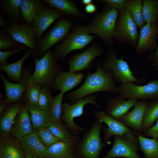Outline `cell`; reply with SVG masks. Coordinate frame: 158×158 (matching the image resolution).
<instances>
[{"label":"cell","instance_id":"cell-1","mask_svg":"<svg viewBox=\"0 0 158 158\" xmlns=\"http://www.w3.org/2000/svg\"><path fill=\"white\" fill-rule=\"evenodd\" d=\"M96 68L95 72L88 73L83 83L79 88L68 94L67 97L71 104L97 92L118 93L119 87L115 84L112 74L104 71L101 63L97 65Z\"/></svg>","mask_w":158,"mask_h":158},{"label":"cell","instance_id":"cell-2","mask_svg":"<svg viewBox=\"0 0 158 158\" xmlns=\"http://www.w3.org/2000/svg\"><path fill=\"white\" fill-rule=\"evenodd\" d=\"M102 122L96 118L91 127L86 132L79 142L76 150L83 158H99L102 149L111 143L109 141L103 142L100 134Z\"/></svg>","mask_w":158,"mask_h":158},{"label":"cell","instance_id":"cell-3","mask_svg":"<svg viewBox=\"0 0 158 158\" xmlns=\"http://www.w3.org/2000/svg\"><path fill=\"white\" fill-rule=\"evenodd\" d=\"M119 11L109 6L98 14L88 25V33L96 35L106 43L113 45V35Z\"/></svg>","mask_w":158,"mask_h":158},{"label":"cell","instance_id":"cell-4","mask_svg":"<svg viewBox=\"0 0 158 158\" xmlns=\"http://www.w3.org/2000/svg\"><path fill=\"white\" fill-rule=\"evenodd\" d=\"M102 68L104 71L111 73L114 79L121 84L129 82L140 84L146 79L145 76L139 79L136 78L133 75L127 62L124 60L123 58H117L114 48L109 50L105 57Z\"/></svg>","mask_w":158,"mask_h":158},{"label":"cell","instance_id":"cell-5","mask_svg":"<svg viewBox=\"0 0 158 158\" xmlns=\"http://www.w3.org/2000/svg\"><path fill=\"white\" fill-rule=\"evenodd\" d=\"M35 68L32 75L34 82L50 88L56 76L61 71L56 59L49 50L38 59L35 56Z\"/></svg>","mask_w":158,"mask_h":158},{"label":"cell","instance_id":"cell-6","mask_svg":"<svg viewBox=\"0 0 158 158\" xmlns=\"http://www.w3.org/2000/svg\"><path fill=\"white\" fill-rule=\"evenodd\" d=\"M97 99L96 96L92 94L72 104L67 102L62 103L61 119L65 122L66 126L73 135H77L80 132L85 130V128L78 125L74 120L75 118L79 117L83 114L85 105L90 104L97 108H101V106L97 101Z\"/></svg>","mask_w":158,"mask_h":158},{"label":"cell","instance_id":"cell-7","mask_svg":"<svg viewBox=\"0 0 158 158\" xmlns=\"http://www.w3.org/2000/svg\"><path fill=\"white\" fill-rule=\"evenodd\" d=\"M137 27L127 9L119 11L113 39L118 43L125 42L135 47L139 36Z\"/></svg>","mask_w":158,"mask_h":158},{"label":"cell","instance_id":"cell-8","mask_svg":"<svg viewBox=\"0 0 158 158\" xmlns=\"http://www.w3.org/2000/svg\"><path fill=\"white\" fill-rule=\"evenodd\" d=\"M88 25L74 30L62 43L56 47L54 54L56 59H63L71 51L82 49L89 44L95 37L89 35Z\"/></svg>","mask_w":158,"mask_h":158},{"label":"cell","instance_id":"cell-9","mask_svg":"<svg viewBox=\"0 0 158 158\" xmlns=\"http://www.w3.org/2000/svg\"><path fill=\"white\" fill-rule=\"evenodd\" d=\"M135 134V132L129 133L115 136L112 147L102 158H141L137 153L140 146L138 138Z\"/></svg>","mask_w":158,"mask_h":158},{"label":"cell","instance_id":"cell-10","mask_svg":"<svg viewBox=\"0 0 158 158\" xmlns=\"http://www.w3.org/2000/svg\"><path fill=\"white\" fill-rule=\"evenodd\" d=\"M118 93L125 99L157 100L158 80L153 79L142 85L132 82L121 84L119 86Z\"/></svg>","mask_w":158,"mask_h":158},{"label":"cell","instance_id":"cell-11","mask_svg":"<svg viewBox=\"0 0 158 158\" xmlns=\"http://www.w3.org/2000/svg\"><path fill=\"white\" fill-rule=\"evenodd\" d=\"M71 26V22L69 20L61 19L58 20L38 42L37 48L39 51L44 53L64 39L68 34Z\"/></svg>","mask_w":158,"mask_h":158},{"label":"cell","instance_id":"cell-12","mask_svg":"<svg viewBox=\"0 0 158 158\" xmlns=\"http://www.w3.org/2000/svg\"><path fill=\"white\" fill-rule=\"evenodd\" d=\"M103 51L98 46L92 45L83 52L74 54L67 60L69 71L77 72L91 68L93 60L102 55Z\"/></svg>","mask_w":158,"mask_h":158},{"label":"cell","instance_id":"cell-13","mask_svg":"<svg viewBox=\"0 0 158 158\" xmlns=\"http://www.w3.org/2000/svg\"><path fill=\"white\" fill-rule=\"evenodd\" d=\"M158 39V22L147 23L140 28L138 42L135 47L138 54L154 50Z\"/></svg>","mask_w":158,"mask_h":158},{"label":"cell","instance_id":"cell-14","mask_svg":"<svg viewBox=\"0 0 158 158\" xmlns=\"http://www.w3.org/2000/svg\"><path fill=\"white\" fill-rule=\"evenodd\" d=\"M63 13L42 5L34 20L32 28L35 37L40 39L43 33Z\"/></svg>","mask_w":158,"mask_h":158},{"label":"cell","instance_id":"cell-15","mask_svg":"<svg viewBox=\"0 0 158 158\" xmlns=\"http://www.w3.org/2000/svg\"><path fill=\"white\" fill-rule=\"evenodd\" d=\"M80 137L73 135L47 149L44 158H74V152L80 141Z\"/></svg>","mask_w":158,"mask_h":158},{"label":"cell","instance_id":"cell-16","mask_svg":"<svg viewBox=\"0 0 158 158\" xmlns=\"http://www.w3.org/2000/svg\"><path fill=\"white\" fill-rule=\"evenodd\" d=\"M93 113L96 118L105 123L108 126H104L103 128L106 141H109L113 135L121 136L128 133H134L120 121L107 114L104 111H94Z\"/></svg>","mask_w":158,"mask_h":158},{"label":"cell","instance_id":"cell-17","mask_svg":"<svg viewBox=\"0 0 158 158\" xmlns=\"http://www.w3.org/2000/svg\"><path fill=\"white\" fill-rule=\"evenodd\" d=\"M6 30L15 41L35 50V37L32 27L30 25L27 23L19 24L12 23L6 27Z\"/></svg>","mask_w":158,"mask_h":158},{"label":"cell","instance_id":"cell-18","mask_svg":"<svg viewBox=\"0 0 158 158\" xmlns=\"http://www.w3.org/2000/svg\"><path fill=\"white\" fill-rule=\"evenodd\" d=\"M3 82L5 88L6 103L17 102L19 101L24 92L27 90L32 78L29 72L24 73L22 75L21 81L19 83H12L6 79L3 75H0Z\"/></svg>","mask_w":158,"mask_h":158},{"label":"cell","instance_id":"cell-19","mask_svg":"<svg viewBox=\"0 0 158 158\" xmlns=\"http://www.w3.org/2000/svg\"><path fill=\"white\" fill-rule=\"evenodd\" d=\"M85 76L84 73L81 71H62L56 76L52 87L54 90H59L64 93L82 83Z\"/></svg>","mask_w":158,"mask_h":158},{"label":"cell","instance_id":"cell-20","mask_svg":"<svg viewBox=\"0 0 158 158\" xmlns=\"http://www.w3.org/2000/svg\"><path fill=\"white\" fill-rule=\"evenodd\" d=\"M147 102V100L138 102L134 109L124 115L120 120L127 127L139 134L143 133L142 124Z\"/></svg>","mask_w":158,"mask_h":158},{"label":"cell","instance_id":"cell-21","mask_svg":"<svg viewBox=\"0 0 158 158\" xmlns=\"http://www.w3.org/2000/svg\"><path fill=\"white\" fill-rule=\"evenodd\" d=\"M136 99L126 100L119 94L117 96L109 98L107 101L106 113L115 119L120 121L121 117L128 112L129 110L136 104Z\"/></svg>","mask_w":158,"mask_h":158},{"label":"cell","instance_id":"cell-22","mask_svg":"<svg viewBox=\"0 0 158 158\" xmlns=\"http://www.w3.org/2000/svg\"><path fill=\"white\" fill-rule=\"evenodd\" d=\"M33 131L30 113L25 107H22L16 117L12 133L19 140Z\"/></svg>","mask_w":158,"mask_h":158},{"label":"cell","instance_id":"cell-23","mask_svg":"<svg viewBox=\"0 0 158 158\" xmlns=\"http://www.w3.org/2000/svg\"><path fill=\"white\" fill-rule=\"evenodd\" d=\"M1 139L0 158H25V152L18 141L9 135Z\"/></svg>","mask_w":158,"mask_h":158},{"label":"cell","instance_id":"cell-24","mask_svg":"<svg viewBox=\"0 0 158 158\" xmlns=\"http://www.w3.org/2000/svg\"><path fill=\"white\" fill-rule=\"evenodd\" d=\"M19 140L21 147L25 152L44 158L47 148L41 143L34 131Z\"/></svg>","mask_w":158,"mask_h":158},{"label":"cell","instance_id":"cell-25","mask_svg":"<svg viewBox=\"0 0 158 158\" xmlns=\"http://www.w3.org/2000/svg\"><path fill=\"white\" fill-rule=\"evenodd\" d=\"M25 107L30 114L34 131L41 128L49 127L51 122L49 113L29 103Z\"/></svg>","mask_w":158,"mask_h":158},{"label":"cell","instance_id":"cell-26","mask_svg":"<svg viewBox=\"0 0 158 158\" xmlns=\"http://www.w3.org/2000/svg\"><path fill=\"white\" fill-rule=\"evenodd\" d=\"M21 108L20 104H13L2 115L0 121V131L1 136L9 135L16 117Z\"/></svg>","mask_w":158,"mask_h":158},{"label":"cell","instance_id":"cell-27","mask_svg":"<svg viewBox=\"0 0 158 158\" xmlns=\"http://www.w3.org/2000/svg\"><path fill=\"white\" fill-rule=\"evenodd\" d=\"M42 2L39 0H22L20 12L27 23L31 25L40 8Z\"/></svg>","mask_w":158,"mask_h":158},{"label":"cell","instance_id":"cell-28","mask_svg":"<svg viewBox=\"0 0 158 158\" xmlns=\"http://www.w3.org/2000/svg\"><path fill=\"white\" fill-rule=\"evenodd\" d=\"M31 49H28L23 56L19 60L13 63L1 65V70L5 71L8 75L10 80L20 82L21 80L22 75V66L24 61L32 52Z\"/></svg>","mask_w":158,"mask_h":158},{"label":"cell","instance_id":"cell-29","mask_svg":"<svg viewBox=\"0 0 158 158\" xmlns=\"http://www.w3.org/2000/svg\"><path fill=\"white\" fill-rule=\"evenodd\" d=\"M138 136L140 148L145 158H158V139L146 138L134 132Z\"/></svg>","mask_w":158,"mask_h":158},{"label":"cell","instance_id":"cell-30","mask_svg":"<svg viewBox=\"0 0 158 158\" xmlns=\"http://www.w3.org/2000/svg\"><path fill=\"white\" fill-rule=\"evenodd\" d=\"M43 1L62 13L76 16L81 15V11L71 0H44Z\"/></svg>","mask_w":158,"mask_h":158},{"label":"cell","instance_id":"cell-31","mask_svg":"<svg viewBox=\"0 0 158 158\" xmlns=\"http://www.w3.org/2000/svg\"><path fill=\"white\" fill-rule=\"evenodd\" d=\"M142 5V0H128L126 7L137 27L140 28L146 23L143 16Z\"/></svg>","mask_w":158,"mask_h":158},{"label":"cell","instance_id":"cell-32","mask_svg":"<svg viewBox=\"0 0 158 158\" xmlns=\"http://www.w3.org/2000/svg\"><path fill=\"white\" fill-rule=\"evenodd\" d=\"M158 119V100L147 102L142 124L143 132L150 128Z\"/></svg>","mask_w":158,"mask_h":158},{"label":"cell","instance_id":"cell-33","mask_svg":"<svg viewBox=\"0 0 158 158\" xmlns=\"http://www.w3.org/2000/svg\"><path fill=\"white\" fill-rule=\"evenodd\" d=\"M142 12L145 23L158 20V0H143Z\"/></svg>","mask_w":158,"mask_h":158},{"label":"cell","instance_id":"cell-34","mask_svg":"<svg viewBox=\"0 0 158 158\" xmlns=\"http://www.w3.org/2000/svg\"><path fill=\"white\" fill-rule=\"evenodd\" d=\"M22 0L1 1V8L11 20L16 21L20 18V7Z\"/></svg>","mask_w":158,"mask_h":158},{"label":"cell","instance_id":"cell-35","mask_svg":"<svg viewBox=\"0 0 158 158\" xmlns=\"http://www.w3.org/2000/svg\"><path fill=\"white\" fill-rule=\"evenodd\" d=\"M34 132L41 143L47 148L62 140L54 135L48 128H41Z\"/></svg>","mask_w":158,"mask_h":158},{"label":"cell","instance_id":"cell-36","mask_svg":"<svg viewBox=\"0 0 158 158\" xmlns=\"http://www.w3.org/2000/svg\"><path fill=\"white\" fill-rule=\"evenodd\" d=\"M63 94L61 92L53 98L51 102L49 107V114L51 121H61Z\"/></svg>","mask_w":158,"mask_h":158},{"label":"cell","instance_id":"cell-37","mask_svg":"<svg viewBox=\"0 0 158 158\" xmlns=\"http://www.w3.org/2000/svg\"><path fill=\"white\" fill-rule=\"evenodd\" d=\"M48 128L54 135L62 140L68 139L73 135L61 121H51Z\"/></svg>","mask_w":158,"mask_h":158},{"label":"cell","instance_id":"cell-38","mask_svg":"<svg viewBox=\"0 0 158 158\" xmlns=\"http://www.w3.org/2000/svg\"><path fill=\"white\" fill-rule=\"evenodd\" d=\"M42 86L41 84L35 82L32 78L26 90L27 103L38 106L39 94Z\"/></svg>","mask_w":158,"mask_h":158},{"label":"cell","instance_id":"cell-39","mask_svg":"<svg viewBox=\"0 0 158 158\" xmlns=\"http://www.w3.org/2000/svg\"><path fill=\"white\" fill-rule=\"evenodd\" d=\"M53 99L49 88L42 86L39 94L37 106L42 110L49 113V107Z\"/></svg>","mask_w":158,"mask_h":158},{"label":"cell","instance_id":"cell-40","mask_svg":"<svg viewBox=\"0 0 158 158\" xmlns=\"http://www.w3.org/2000/svg\"><path fill=\"white\" fill-rule=\"evenodd\" d=\"M100 1L106 3L109 6L119 11L126 8L128 0H103Z\"/></svg>","mask_w":158,"mask_h":158},{"label":"cell","instance_id":"cell-41","mask_svg":"<svg viewBox=\"0 0 158 158\" xmlns=\"http://www.w3.org/2000/svg\"><path fill=\"white\" fill-rule=\"evenodd\" d=\"M15 40L3 34L0 35V49L1 50L8 49L15 45Z\"/></svg>","mask_w":158,"mask_h":158},{"label":"cell","instance_id":"cell-42","mask_svg":"<svg viewBox=\"0 0 158 158\" xmlns=\"http://www.w3.org/2000/svg\"><path fill=\"white\" fill-rule=\"evenodd\" d=\"M25 48L24 47H20L18 48L13 50L4 51H0V63L1 65L8 64L7 59L11 55L17 52L23 50Z\"/></svg>","mask_w":158,"mask_h":158},{"label":"cell","instance_id":"cell-43","mask_svg":"<svg viewBox=\"0 0 158 158\" xmlns=\"http://www.w3.org/2000/svg\"><path fill=\"white\" fill-rule=\"evenodd\" d=\"M140 135L144 136H150L158 139V119L156 121L155 123L152 126Z\"/></svg>","mask_w":158,"mask_h":158},{"label":"cell","instance_id":"cell-44","mask_svg":"<svg viewBox=\"0 0 158 158\" xmlns=\"http://www.w3.org/2000/svg\"><path fill=\"white\" fill-rule=\"evenodd\" d=\"M146 59L152 63L155 70H158V42L155 50L149 55Z\"/></svg>","mask_w":158,"mask_h":158},{"label":"cell","instance_id":"cell-45","mask_svg":"<svg viewBox=\"0 0 158 158\" xmlns=\"http://www.w3.org/2000/svg\"><path fill=\"white\" fill-rule=\"evenodd\" d=\"M96 9V6L92 3L86 5L85 8V12L89 13H91L94 12Z\"/></svg>","mask_w":158,"mask_h":158},{"label":"cell","instance_id":"cell-46","mask_svg":"<svg viewBox=\"0 0 158 158\" xmlns=\"http://www.w3.org/2000/svg\"><path fill=\"white\" fill-rule=\"evenodd\" d=\"M7 22L5 19L2 15L0 13V26L4 27L6 25Z\"/></svg>","mask_w":158,"mask_h":158},{"label":"cell","instance_id":"cell-47","mask_svg":"<svg viewBox=\"0 0 158 158\" xmlns=\"http://www.w3.org/2000/svg\"><path fill=\"white\" fill-rule=\"evenodd\" d=\"M25 158H41L35 155L27 152H25Z\"/></svg>","mask_w":158,"mask_h":158},{"label":"cell","instance_id":"cell-48","mask_svg":"<svg viewBox=\"0 0 158 158\" xmlns=\"http://www.w3.org/2000/svg\"><path fill=\"white\" fill-rule=\"evenodd\" d=\"M82 3L86 5L91 4V3L92 2V0H82L81 1Z\"/></svg>","mask_w":158,"mask_h":158},{"label":"cell","instance_id":"cell-49","mask_svg":"<svg viewBox=\"0 0 158 158\" xmlns=\"http://www.w3.org/2000/svg\"><path fill=\"white\" fill-rule=\"evenodd\" d=\"M74 158H80L79 157L77 156H75Z\"/></svg>","mask_w":158,"mask_h":158}]
</instances>
